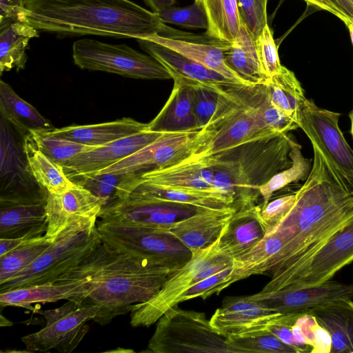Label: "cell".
I'll return each mask as SVG.
<instances>
[{
  "label": "cell",
  "instance_id": "6da1fadb",
  "mask_svg": "<svg viewBox=\"0 0 353 353\" xmlns=\"http://www.w3.org/2000/svg\"><path fill=\"white\" fill-rule=\"evenodd\" d=\"M178 270L152 258L118 251L102 242L59 279L88 276L92 290L80 303L97 306L93 321L105 325L130 312L133 305L153 298Z\"/></svg>",
  "mask_w": 353,
  "mask_h": 353
},
{
  "label": "cell",
  "instance_id": "7a4b0ae2",
  "mask_svg": "<svg viewBox=\"0 0 353 353\" xmlns=\"http://www.w3.org/2000/svg\"><path fill=\"white\" fill-rule=\"evenodd\" d=\"M312 148V169L296 192L294 206L277 225L270 229L285 241L270 273L271 276L303 258L353 216V194L339 185L321 154Z\"/></svg>",
  "mask_w": 353,
  "mask_h": 353
},
{
  "label": "cell",
  "instance_id": "3957f363",
  "mask_svg": "<svg viewBox=\"0 0 353 353\" xmlns=\"http://www.w3.org/2000/svg\"><path fill=\"white\" fill-rule=\"evenodd\" d=\"M60 36L146 39L159 34L157 14L130 0H26L17 19Z\"/></svg>",
  "mask_w": 353,
  "mask_h": 353
},
{
  "label": "cell",
  "instance_id": "277c9868",
  "mask_svg": "<svg viewBox=\"0 0 353 353\" xmlns=\"http://www.w3.org/2000/svg\"><path fill=\"white\" fill-rule=\"evenodd\" d=\"M98 219L71 220L30 266L0 284V292L54 282L77 266L101 243Z\"/></svg>",
  "mask_w": 353,
  "mask_h": 353
},
{
  "label": "cell",
  "instance_id": "5b68a950",
  "mask_svg": "<svg viewBox=\"0 0 353 353\" xmlns=\"http://www.w3.org/2000/svg\"><path fill=\"white\" fill-rule=\"evenodd\" d=\"M148 348L155 353H239L203 312L177 305L159 319Z\"/></svg>",
  "mask_w": 353,
  "mask_h": 353
},
{
  "label": "cell",
  "instance_id": "8992f818",
  "mask_svg": "<svg viewBox=\"0 0 353 353\" xmlns=\"http://www.w3.org/2000/svg\"><path fill=\"white\" fill-rule=\"evenodd\" d=\"M353 261V216L303 258L272 276L261 292L301 288L330 280Z\"/></svg>",
  "mask_w": 353,
  "mask_h": 353
},
{
  "label": "cell",
  "instance_id": "52a82bcc",
  "mask_svg": "<svg viewBox=\"0 0 353 353\" xmlns=\"http://www.w3.org/2000/svg\"><path fill=\"white\" fill-rule=\"evenodd\" d=\"M340 115L305 99L296 123L321 154L334 180L353 194V150L339 126Z\"/></svg>",
  "mask_w": 353,
  "mask_h": 353
},
{
  "label": "cell",
  "instance_id": "ba28073f",
  "mask_svg": "<svg viewBox=\"0 0 353 353\" xmlns=\"http://www.w3.org/2000/svg\"><path fill=\"white\" fill-rule=\"evenodd\" d=\"M26 134L0 115V207L46 203L48 192L29 167Z\"/></svg>",
  "mask_w": 353,
  "mask_h": 353
},
{
  "label": "cell",
  "instance_id": "9c48e42d",
  "mask_svg": "<svg viewBox=\"0 0 353 353\" xmlns=\"http://www.w3.org/2000/svg\"><path fill=\"white\" fill-rule=\"evenodd\" d=\"M72 58L74 64L83 70L103 71L134 79H172L168 70L153 57L124 43L79 39L72 45Z\"/></svg>",
  "mask_w": 353,
  "mask_h": 353
},
{
  "label": "cell",
  "instance_id": "30bf717a",
  "mask_svg": "<svg viewBox=\"0 0 353 353\" xmlns=\"http://www.w3.org/2000/svg\"><path fill=\"white\" fill-rule=\"evenodd\" d=\"M98 312L97 306L85 305L72 300L54 309L38 310L46 319V325L23 336L21 341L29 352L56 350L70 353L88 332L87 322L94 320Z\"/></svg>",
  "mask_w": 353,
  "mask_h": 353
},
{
  "label": "cell",
  "instance_id": "8fae6325",
  "mask_svg": "<svg viewBox=\"0 0 353 353\" xmlns=\"http://www.w3.org/2000/svg\"><path fill=\"white\" fill-rule=\"evenodd\" d=\"M101 241L110 248L160 261L176 269L192 257L191 251L168 231L97 221Z\"/></svg>",
  "mask_w": 353,
  "mask_h": 353
},
{
  "label": "cell",
  "instance_id": "7c38bea8",
  "mask_svg": "<svg viewBox=\"0 0 353 353\" xmlns=\"http://www.w3.org/2000/svg\"><path fill=\"white\" fill-rule=\"evenodd\" d=\"M210 136V131L204 128L165 132L160 138L128 157L94 172L125 173L141 177L144 174L181 162L196 151Z\"/></svg>",
  "mask_w": 353,
  "mask_h": 353
},
{
  "label": "cell",
  "instance_id": "4fadbf2b",
  "mask_svg": "<svg viewBox=\"0 0 353 353\" xmlns=\"http://www.w3.org/2000/svg\"><path fill=\"white\" fill-rule=\"evenodd\" d=\"M219 239L192 255L189 262L170 276L153 298L131 307L132 327H149L157 322L168 310L177 305L180 296L200 281L199 274L224 255L219 251Z\"/></svg>",
  "mask_w": 353,
  "mask_h": 353
},
{
  "label": "cell",
  "instance_id": "5bb4252c",
  "mask_svg": "<svg viewBox=\"0 0 353 353\" xmlns=\"http://www.w3.org/2000/svg\"><path fill=\"white\" fill-rule=\"evenodd\" d=\"M203 208L194 205L140 197L132 194L103 210L99 222L168 231L176 222Z\"/></svg>",
  "mask_w": 353,
  "mask_h": 353
},
{
  "label": "cell",
  "instance_id": "9a60e30c",
  "mask_svg": "<svg viewBox=\"0 0 353 353\" xmlns=\"http://www.w3.org/2000/svg\"><path fill=\"white\" fill-rule=\"evenodd\" d=\"M145 39L201 63L238 84L253 85L243 79L226 63L224 53L230 47V42L220 40L206 33L199 35L174 29L165 23L159 34Z\"/></svg>",
  "mask_w": 353,
  "mask_h": 353
},
{
  "label": "cell",
  "instance_id": "2e32d148",
  "mask_svg": "<svg viewBox=\"0 0 353 353\" xmlns=\"http://www.w3.org/2000/svg\"><path fill=\"white\" fill-rule=\"evenodd\" d=\"M252 299L281 314L305 312L307 309L340 299H353V283L330 280L301 288H283L275 292H259Z\"/></svg>",
  "mask_w": 353,
  "mask_h": 353
},
{
  "label": "cell",
  "instance_id": "e0dca14e",
  "mask_svg": "<svg viewBox=\"0 0 353 353\" xmlns=\"http://www.w3.org/2000/svg\"><path fill=\"white\" fill-rule=\"evenodd\" d=\"M280 315L245 296L226 298L210 321L219 332L228 337L265 329Z\"/></svg>",
  "mask_w": 353,
  "mask_h": 353
},
{
  "label": "cell",
  "instance_id": "ac0fdd59",
  "mask_svg": "<svg viewBox=\"0 0 353 353\" xmlns=\"http://www.w3.org/2000/svg\"><path fill=\"white\" fill-rule=\"evenodd\" d=\"M164 133L145 130L94 148L68 160L63 165V169L68 177L101 170L132 154Z\"/></svg>",
  "mask_w": 353,
  "mask_h": 353
},
{
  "label": "cell",
  "instance_id": "d6986e66",
  "mask_svg": "<svg viewBox=\"0 0 353 353\" xmlns=\"http://www.w3.org/2000/svg\"><path fill=\"white\" fill-rule=\"evenodd\" d=\"M103 206L104 201L101 199L74 183L61 194L48 192L46 205L48 228L45 235L54 239L71 220L99 219Z\"/></svg>",
  "mask_w": 353,
  "mask_h": 353
},
{
  "label": "cell",
  "instance_id": "ffe728a7",
  "mask_svg": "<svg viewBox=\"0 0 353 353\" xmlns=\"http://www.w3.org/2000/svg\"><path fill=\"white\" fill-rule=\"evenodd\" d=\"M92 290V281L87 276L63 278L54 282L1 292L0 305L29 309L32 303H53L63 299L81 303Z\"/></svg>",
  "mask_w": 353,
  "mask_h": 353
},
{
  "label": "cell",
  "instance_id": "44dd1931",
  "mask_svg": "<svg viewBox=\"0 0 353 353\" xmlns=\"http://www.w3.org/2000/svg\"><path fill=\"white\" fill-rule=\"evenodd\" d=\"M235 212L232 207L203 208L176 222L168 232L181 241L194 255L220 237Z\"/></svg>",
  "mask_w": 353,
  "mask_h": 353
},
{
  "label": "cell",
  "instance_id": "7402d4cb",
  "mask_svg": "<svg viewBox=\"0 0 353 353\" xmlns=\"http://www.w3.org/2000/svg\"><path fill=\"white\" fill-rule=\"evenodd\" d=\"M174 86L167 102L149 123L147 130L178 132L199 129L194 110L193 87L186 79L173 77Z\"/></svg>",
  "mask_w": 353,
  "mask_h": 353
},
{
  "label": "cell",
  "instance_id": "603a6c76",
  "mask_svg": "<svg viewBox=\"0 0 353 353\" xmlns=\"http://www.w3.org/2000/svg\"><path fill=\"white\" fill-rule=\"evenodd\" d=\"M261 205H255L234 213L219 239L218 247L222 254L234 260L262 240L266 230L261 219Z\"/></svg>",
  "mask_w": 353,
  "mask_h": 353
},
{
  "label": "cell",
  "instance_id": "cb8c5ba5",
  "mask_svg": "<svg viewBox=\"0 0 353 353\" xmlns=\"http://www.w3.org/2000/svg\"><path fill=\"white\" fill-rule=\"evenodd\" d=\"M142 50L160 62L173 77H179L209 85L241 86L219 72L154 42L137 39Z\"/></svg>",
  "mask_w": 353,
  "mask_h": 353
},
{
  "label": "cell",
  "instance_id": "d4e9b609",
  "mask_svg": "<svg viewBox=\"0 0 353 353\" xmlns=\"http://www.w3.org/2000/svg\"><path fill=\"white\" fill-rule=\"evenodd\" d=\"M148 123L123 118L97 124L70 125L42 132L92 147H99L117 139L147 130Z\"/></svg>",
  "mask_w": 353,
  "mask_h": 353
},
{
  "label": "cell",
  "instance_id": "484cf974",
  "mask_svg": "<svg viewBox=\"0 0 353 353\" xmlns=\"http://www.w3.org/2000/svg\"><path fill=\"white\" fill-rule=\"evenodd\" d=\"M330 334L332 353H353V301L340 299L307 309Z\"/></svg>",
  "mask_w": 353,
  "mask_h": 353
},
{
  "label": "cell",
  "instance_id": "4316f807",
  "mask_svg": "<svg viewBox=\"0 0 353 353\" xmlns=\"http://www.w3.org/2000/svg\"><path fill=\"white\" fill-rule=\"evenodd\" d=\"M284 245L282 236L273 230L267 231L256 246L233 260V267L226 279L225 289L252 275L270 274Z\"/></svg>",
  "mask_w": 353,
  "mask_h": 353
},
{
  "label": "cell",
  "instance_id": "83f0119b",
  "mask_svg": "<svg viewBox=\"0 0 353 353\" xmlns=\"http://www.w3.org/2000/svg\"><path fill=\"white\" fill-rule=\"evenodd\" d=\"M46 203L0 207V238L32 239L48 228Z\"/></svg>",
  "mask_w": 353,
  "mask_h": 353
},
{
  "label": "cell",
  "instance_id": "f1b7e54d",
  "mask_svg": "<svg viewBox=\"0 0 353 353\" xmlns=\"http://www.w3.org/2000/svg\"><path fill=\"white\" fill-rule=\"evenodd\" d=\"M69 178L101 199L104 201L102 210L126 199L141 182L140 176L125 173L90 172Z\"/></svg>",
  "mask_w": 353,
  "mask_h": 353
},
{
  "label": "cell",
  "instance_id": "f546056e",
  "mask_svg": "<svg viewBox=\"0 0 353 353\" xmlns=\"http://www.w3.org/2000/svg\"><path fill=\"white\" fill-rule=\"evenodd\" d=\"M39 30L19 21L8 20L0 23V72L25 68L26 49L32 38L39 37Z\"/></svg>",
  "mask_w": 353,
  "mask_h": 353
},
{
  "label": "cell",
  "instance_id": "4dcf8cb0",
  "mask_svg": "<svg viewBox=\"0 0 353 353\" xmlns=\"http://www.w3.org/2000/svg\"><path fill=\"white\" fill-rule=\"evenodd\" d=\"M132 194L165 201L194 205L205 208L232 207V201L222 194L141 181L132 192Z\"/></svg>",
  "mask_w": 353,
  "mask_h": 353
},
{
  "label": "cell",
  "instance_id": "1f68e13d",
  "mask_svg": "<svg viewBox=\"0 0 353 353\" xmlns=\"http://www.w3.org/2000/svg\"><path fill=\"white\" fill-rule=\"evenodd\" d=\"M224 56L228 65L249 83L265 84L267 82L255 41L241 20L238 35Z\"/></svg>",
  "mask_w": 353,
  "mask_h": 353
},
{
  "label": "cell",
  "instance_id": "d6a6232c",
  "mask_svg": "<svg viewBox=\"0 0 353 353\" xmlns=\"http://www.w3.org/2000/svg\"><path fill=\"white\" fill-rule=\"evenodd\" d=\"M0 115L25 134L46 132L54 128L32 105L21 99L12 88L0 81Z\"/></svg>",
  "mask_w": 353,
  "mask_h": 353
},
{
  "label": "cell",
  "instance_id": "836d02e7",
  "mask_svg": "<svg viewBox=\"0 0 353 353\" xmlns=\"http://www.w3.org/2000/svg\"><path fill=\"white\" fill-rule=\"evenodd\" d=\"M24 149L33 176L48 193L61 194L72 187L63 167L38 148L30 133L24 137Z\"/></svg>",
  "mask_w": 353,
  "mask_h": 353
},
{
  "label": "cell",
  "instance_id": "e575fe53",
  "mask_svg": "<svg viewBox=\"0 0 353 353\" xmlns=\"http://www.w3.org/2000/svg\"><path fill=\"white\" fill-rule=\"evenodd\" d=\"M265 84L271 103L296 122L299 111L306 98L294 73L283 65Z\"/></svg>",
  "mask_w": 353,
  "mask_h": 353
},
{
  "label": "cell",
  "instance_id": "d590c367",
  "mask_svg": "<svg viewBox=\"0 0 353 353\" xmlns=\"http://www.w3.org/2000/svg\"><path fill=\"white\" fill-rule=\"evenodd\" d=\"M202 6L208 15V28L205 33L222 41L232 43L241 25L236 0H194Z\"/></svg>",
  "mask_w": 353,
  "mask_h": 353
},
{
  "label": "cell",
  "instance_id": "8d00e7d4",
  "mask_svg": "<svg viewBox=\"0 0 353 353\" xmlns=\"http://www.w3.org/2000/svg\"><path fill=\"white\" fill-rule=\"evenodd\" d=\"M290 142L291 149L289 156L292 164L289 168L274 174L259 187V192L263 197L261 207L268 204L275 192L292 183L305 181L310 174L312 166L311 159L303 157L301 145L292 139Z\"/></svg>",
  "mask_w": 353,
  "mask_h": 353
},
{
  "label": "cell",
  "instance_id": "74e56055",
  "mask_svg": "<svg viewBox=\"0 0 353 353\" xmlns=\"http://www.w3.org/2000/svg\"><path fill=\"white\" fill-rule=\"evenodd\" d=\"M54 239L45 234L30 239L26 244L0 256V284L12 278L35 261Z\"/></svg>",
  "mask_w": 353,
  "mask_h": 353
},
{
  "label": "cell",
  "instance_id": "f35d334b",
  "mask_svg": "<svg viewBox=\"0 0 353 353\" xmlns=\"http://www.w3.org/2000/svg\"><path fill=\"white\" fill-rule=\"evenodd\" d=\"M228 338L239 353H300L266 329Z\"/></svg>",
  "mask_w": 353,
  "mask_h": 353
},
{
  "label": "cell",
  "instance_id": "ab89813d",
  "mask_svg": "<svg viewBox=\"0 0 353 353\" xmlns=\"http://www.w3.org/2000/svg\"><path fill=\"white\" fill-rule=\"evenodd\" d=\"M30 134L38 148L62 166L76 155L96 148L44 132H32Z\"/></svg>",
  "mask_w": 353,
  "mask_h": 353
},
{
  "label": "cell",
  "instance_id": "60d3db41",
  "mask_svg": "<svg viewBox=\"0 0 353 353\" xmlns=\"http://www.w3.org/2000/svg\"><path fill=\"white\" fill-rule=\"evenodd\" d=\"M188 81L193 87L194 110L197 127L202 129L208 123L216 112L220 92L229 87L209 85Z\"/></svg>",
  "mask_w": 353,
  "mask_h": 353
},
{
  "label": "cell",
  "instance_id": "b9f144b4",
  "mask_svg": "<svg viewBox=\"0 0 353 353\" xmlns=\"http://www.w3.org/2000/svg\"><path fill=\"white\" fill-rule=\"evenodd\" d=\"M163 23H171L187 28H208V18L204 8L194 2L184 7L174 6L157 13Z\"/></svg>",
  "mask_w": 353,
  "mask_h": 353
},
{
  "label": "cell",
  "instance_id": "7bdbcfd3",
  "mask_svg": "<svg viewBox=\"0 0 353 353\" xmlns=\"http://www.w3.org/2000/svg\"><path fill=\"white\" fill-rule=\"evenodd\" d=\"M255 43L262 70L267 79H270L280 71L283 65L268 24L265 26Z\"/></svg>",
  "mask_w": 353,
  "mask_h": 353
},
{
  "label": "cell",
  "instance_id": "ee69618b",
  "mask_svg": "<svg viewBox=\"0 0 353 353\" xmlns=\"http://www.w3.org/2000/svg\"><path fill=\"white\" fill-rule=\"evenodd\" d=\"M241 20L246 26L253 39L268 25L267 3L268 0H236Z\"/></svg>",
  "mask_w": 353,
  "mask_h": 353
},
{
  "label": "cell",
  "instance_id": "f6af8a7d",
  "mask_svg": "<svg viewBox=\"0 0 353 353\" xmlns=\"http://www.w3.org/2000/svg\"><path fill=\"white\" fill-rule=\"evenodd\" d=\"M233 265L194 284L180 296L179 303L197 297L205 299L213 294L221 292L225 289L226 279Z\"/></svg>",
  "mask_w": 353,
  "mask_h": 353
},
{
  "label": "cell",
  "instance_id": "bcb514c9",
  "mask_svg": "<svg viewBox=\"0 0 353 353\" xmlns=\"http://www.w3.org/2000/svg\"><path fill=\"white\" fill-rule=\"evenodd\" d=\"M296 200V193L280 196L261 207V219L266 232L277 225L289 213Z\"/></svg>",
  "mask_w": 353,
  "mask_h": 353
},
{
  "label": "cell",
  "instance_id": "7dc6e473",
  "mask_svg": "<svg viewBox=\"0 0 353 353\" xmlns=\"http://www.w3.org/2000/svg\"><path fill=\"white\" fill-rule=\"evenodd\" d=\"M332 14L343 22H353V0H323Z\"/></svg>",
  "mask_w": 353,
  "mask_h": 353
},
{
  "label": "cell",
  "instance_id": "c3c4849f",
  "mask_svg": "<svg viewBox=\"0 0 353 353\" xmlns=\"http://www.w3.org/2000/svg\"><path fill=\"white\" fill-rule=\"evenodd\" d=\"M26 0H0V23L17 19L25 8Z\"/></svg>",
  "mask_w": 353,
  "mask_h": 353
},
{
  "label": "cell",
  "instance_id": "681fc988",
  "mask_svg": "<svg viewBox=\"0 0 353 353\" xmlns=\"http://www.w3.org/2000/svg\"><path fill=\"white\" fill-rule=\"evenodd\" d=\"M33 239V238H32ZM32 239L21 238H0V256L26 244Z\"/></svg>",
  "mask_w": 353,
  "mask_h": 353
},
{
  "label": "cell",
  "instance_id": "f907efd6",
  "mask_svg": "<svg viewBox=\"0 0 353 353\" xmlns=\"http://www.w3.org/2000/svg\"><path fill=\"white\" fill-rule=\"evenodd\" d=\"M143 1L152 12L156 13L175 4V0H143Z\"/></svg>",
  "mask_w": 353,
  "mask_h": 353
},
{
  "label": "cell",
  "instance_id": "816d5d0a",
  "mask_svg": "<svg viewBox=\"0 0 353 353\" xmlns=\"http://www.w3.org/2000/svg\"><path fill=\"white\" fill-rule=\"evenodd\" d=\"M307 4L311 5L314 7H316L319 9H322L325 11L330 12L332 13L330 8L323 1V0H303Z\"/></svg>",
  "mask_w": 353,
  "mask_h": 353
},
{
  "label": "cell",
  "instance_id": "f5cc1de1",
  "mask_svg": "<svg viewBox=\"0 0 353 353\" xmlns=\"http://www.w3.org/2000/svg\"><path fill=\"white\" fill-rule=\"evenodd\" d=\"M344 23L346 25L349 30L351 41L353 44V22L350 21H344Z\"/></svg>",
  "mask_w": 353,
  "mask_h": 353
},
{
  "label": "cell",
  "instance_id": "db71d44e",
  "mask_svg": "<svg viewBox=\"0 0 353 353\" xmlns=\"http://www.w3.org/2000/svg\"><path fill=\"white\" fill-rule=\"evenodd\" d=\"M350 118L351 121L350 134L353 139V110L350 113Z\"/></svg>",
  "mask_w": 353,
  "mask_h": 353
}]
</instances>
